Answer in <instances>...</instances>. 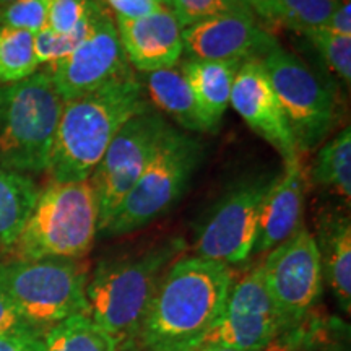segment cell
<instances>
[{"instance_id":"1","label":"cell","mask_w":351,"mask_h":351,"mask_svg":"<svg viewBox=\"0 0 351 351\" xmlns=\"http://www.w3.org/2000/svg\"><path fill=\"white\" fill-rule=\"evenodd\" d=\"M234 283L230 265L186 257L165 271L132 351H191L225 311Z\"/></svg>"},{"instance_id":"2","label":"cell","mask_w":351,"mask_h":351,"mask_svg":"<svg viewBox=\"0 0 351 351\" xmlns=\"http://www.w3.org/2000/svg\"><path fill=\"white\" fill-rule=\"evenodd\" d=\"M148 108L135 75L65 101L47 168L52 181L90 179L122 125Z\"/></svg>"},{"instance_id":"3","label":"cell","mask_w":351,"mask_h":351,"mask_svg":"<svg viewBox=\"0 0 351 351\" xmlns=\"http://www.w3.org/2000/svg\"><path fill=\"white\" fill-rule=\"evenodd\" d=\"M186 247V241L173 236L134 256L106 258L88 278V315L119 350L134 348L158 285Z\"/></svg>"},{"instance_id":"4","label":"cell","mask_w":351,"mask_h":351,"mask_svg":"<svg viewBox=\"0 0 351 351\" xmlns=\"http://www.w3.org/2000/svg\"><path fill=\"white\" fill-rule=\"evenodd\" d=\"M64 103L47 72L0 86V168L47 171Z\"/></svg>"},{"instance_id":"5","label":"cell","mask_w":351,"mask_h":351,"mask_svg":"<svg viewBox=\"0 0 351 351\" xmlns=\"http://www.w3.org/2000/svg\"><path fill=\"white\" fill-rule=\"evenodd\" d=\"M99 232V207L90 179L51 181L36 204L19 241L16 258H82Z\"/></svg>"},{"instance_id":"6","label":"cell","mask_w":351,"mask_h":351,"mask_svg":"<svg viewBox=\"0 0 351 351\" xmlns=\"http://www.w3.org/2000/svg\"><path fill=\"white\" fill-rule=\"evenodd\" d=\"M88 270L80 258H13L0 263V291L41 333L88 314Z\"/></svg>"},{"instance_id":"7","label":"cell","mask_w":351,"mask_h":351,"mask_svg":"<svg viewBox=\"0 0 351 351\" xmlns=\"http://www.w3.org/2000/svg\"><path fill=\"white\" fill-rule=\"evenodd\" d=\"M202 158V142L169 125L153 160L101 234L106 238L130 234L163 217L186 192Z\"/></svg>"},{"instance_id":"8","label":"cell","mask_w":351,"mask_h":351,"mask_svg":"<svg viewBox=\"0 0 351 351\" xmlns=\"http://www.w3.org/2000/svg\"><path fill=\"white\" fill-rule=\"evenodd\" d=\"M262 62L298 153L315 150L335 125L337 104L330 86L280 44L262 57Z\"/></svg>"},{"instance_id":"9","label":"cell","mask_w":351,"mask_h":351,"mask_svg":"<svg viewBox=\"0 0 351 351\" xmlns=\"http://www.w3.org/2000/svg\"><path fill=\"white\" fill-rule=\"evenodd\" d=\"M261 270L282 324L280 339L291 341L322 296L324 274L315 236L302 226L271 249Z\"/></svg>"},{"instance_id":"10","label":"cell","mask_w":351,"mask_h":351,"mask_svg":"<svg viewBox=\"0 0 351 351\" xmlns=\"http://www.w3.org/2000/svg\"><path fill=\"white\" fill-rule=\"evenodd\" d=\"M168 129L163 114L148 108L127 121L109 143L90 178L98 199L99 232L153 160Z\"/></svg>"},{"instance_id":"11","label":"cell","mask_w":351,"mask_h":351,"mask_svg":"<svg viewBox=\"0 0 351 351\" xmlns=\"http://www.w3.org/2000/svg\"><path fill=\"white\" fill-rule=\"evenodd\" d=\"M274 179L269 174L257 176L228 191L197 231L195 257L226 265L249 258L257 241L263 197Z\"/></svg>"},{"instance_id":"12","label":"cell","mask_w":351,"mask_h":351,"mask_svg":"<svg viewBox=\"0 0 351 351\" xmlns=\"http://www.w3.org/2000/svg\"><path fill=\"white\" fill-rule=\"evenodd\" d=\"M282 324L263 282L261 265L232 283L221 317L202 345L238 351H263L276 343Z\"/></svg>"},{"instance_id":"13","label":"cell","mask_w":351,"mask_h":351,"mask_svg":"<svg viewBox=\"0 0 351 351\" xmlns=\"http://www.w3.org/2000/svg\"><path fill=\"white\" fill-rule=\"evenodd\" d=\"M64 101L80 98L121 78L134 75L117 33L116 21L101 7L93 28L69 57L47 72Z\"/></svg>"},{"instance_id":"14","label":"cell","mask_w":351,"mask_h":351,"mask_svg":"<svg viewBox=\"0 0 351 351\" xmlns=\"http://www.w3.org/2000/svg\"><path fill=\"white\" fill-rule=\"evenodd\" d=\"M187 59L247 62L262 59L278 41L252 15H219L182 28Z\"/></svg>"},{"instance_id":"15","label":"cell","mask_w":351,"mask_h":351,"mask_svg":"<svg viewBox=\"0 0 351 351\" xmlns=\"http://www.w3.org/2000/svg\"><path fill=\"white\" fill-rule=\"evenodd\" d=\"M230 104L283 160L300 155L262 59H251L241 65L232 82Z\"/></svg>"},{"instance_id":"16","label":"cell","mask_w":351,"mask_h":351,"mask_svg":"<svg viewBox=\"0 0 351 351\" xmlns=\"http://www.w3.org/2000/svg\"><path fill=\"white\" fill-rule=\"evenodd\" d=\"M116 28L130 67L140 72L171 69L181 60L182 26L168 7L142 19L116 15Z\"/></svg>"},{"instance_id":"17","label":"cell","mask_w":351,"mask_h":351,"mask_svg":"<svg viewBox=\"0 0 351 351\" xmlns=\"http://www.w3.org/2000/svg\"><path fill=\"white\" fill-rule=\"evenodd\" d=\"M306 205V173L301 155L285 160L283 171L271 181L263 197L258 234L252 254L270 252L271 249L296 234L302 226Z\"/></svg>"},{"instance_id":"18","label":"cell","mask_w":351,"mask_h":351,"mask_svg":"<svg viewBox=\"0 0 351 351\" xmlns=\"http://www.w3.org/2000/svg\"><path fill=\"white\" fill-rule=\"evenodd\" d=\"M244 62H215V60L186 59L181 65L182 75L191 86L207 132H217L230 106L232 82Z\"/></svg>"},{"instance_id":"19","label":"cell","mask_w":351,"mask_h":351,"mask_svg":"<svg viewBox=\"0 0 351 351\" xmlns=\"http://www.w3.org/2000/svg\"><path fill=\"white\" fill-rule=\"evenodd\" d=\"M317 243L324 282L332 288L341 309H351V225L345 213L328 212L317 225Z\"/></svg>"},{"instance_id":"20","label":"cell","mask_w":351,"mask_h":351,"mask_svg":"<svg viewBox=\"0 0 351 351\" xmlns=\"http://www.w3.org/2000/svg\"><path fill=\"white\" fill-rule=\"evenodd\" d=\"M152 103L189 132H207L199 106L181 69L171 67L145 73Z\"/></svg>"},{"instance_id":"21","label":"cell","mask_w":351,"mask_h":351,"mask_svg":"<svg viewBox=\"0 0 351 351\" xmlns=\"http://www.w3.org/2000/svg\"><path fill=\"white\" fill-rule=\"evenodd\" d=\"M39 189L29 176L0 168V251L13 249L36 204Z\"/></svg>"},{"instance_id":"22","label":"cell","mask_w":351,"mask_h":351,"mask_svg":"<svg viewBox=\"0 0 351 351\" xmlns=\"http://www.w3.org/2000/svg\"><path fill=\"white\" fill-rule=\"evenodd\" d=\"M311 179L315 186L340 195L350 204L351 199V129L346 125L339 134L320 145Z\"/></svg>"},{"instance_id":"23","label":"cell","mask_w":351,"mask_h":351,"mask_svg":"<svg viewBox=\"0 0 351 351\" xmlns=\"http://www.w3.org/2000/svg\"><path fill=\"white\" fill-rule=\"evenodd\" d=\"M44 351H119L116 340L88 314H77L44 333Z\"/></svg>"},{"instance_id":"24","label":"cell","mask_w":351,"mask_h":351,"mask_svg":"<svg viewBox=\"0 0 351 351\" xmlns=\"http://www.w3.org/2000/svg\"><path fill=\"white\" fill-rule=\"evenodd\" d=\"M34 34L0 26V85L25 80L38 72Z\"/></svg>"},{"instance_id":"25","label":"cell","mask_w":351,"mask_h":351,"mask_svg":"<svg viewBox=\"0 0 351 351\" xmlns=\"http://www.w3.org/2000/svg\"><path fill=\"white\" fill-rule=\"evenodd\" d=\"M340 0H271V23L304 34L322 28Z\"/></svg>"},{"instance_id":"26","label":"cell","mask_w":351,"mask_h":351,"mask_svg":"<svg viewBox=\"0 0 351 351\" xmlns=\"http://www.w3.org/2000/svg\"><path fill=\"white\" fill-rule=\"evenodd\" d=\"M103 5L104 3L101 0H91L86 16L80 21V25L72 33L59 34L46 26L41 32L34 34V49H36L39 65L47 64L51 67V65L60 62L65 57L72 54L78 44L91 32L96 16H98Z\"/></svg>"},{"instance_id":"27","label":"cell","mask_w":351,"mask_h":351,"mask_svg":"<svg viewBox=\"0 0 351 351\" xmlns=\"http://www.w3.org/2000/svg\"><path fill=\"white\" fill-rule=\"evenodd\" d=\"M304 36L309 39L311 44L315 47L320 57L324 59L328 67L341 78V82L346 86H350L351 82V36H341L322 28L309 29L304 33Z\"/></svg>"},{"instance_id":"28","label":"cell","mask_w":351,"mask_h":351,"mask_svg":"<svg viewBox=\"0 0 351 351\" xmlns=\"http://www.w3.org/2000/svg\"><path fill=\"white\" fill-rule=\"evenodd\" d=\"M171 10L182 28L219 15H252L244 0H171Z\"/></svg>"},{"instance_id":"29","label":"cell","mask_w":351,"mask_h":351,"mask_svg":"<svg viewBox=\"0 0 351 351\" xmlns=\"http://www.w3.org/2000/svg\"><path fill=\"white\" fill-rule=\"evenodd\" d=\"M49 0H13L0 5V26L36 34L47 26Z\"/></svg>"},{"instance_id":"30","label":"cell","mask_w":351,"mask_h":351,"mask_svg":"<svg viewBox=\"0 0 351 351\" xmlns=\"http://www.w3.org/2000/svg\"><path fill=\"white\" fill-rule=\"evenodd\" d=\"M291 351H350L343 326L306 327L298 333Z\"/></svg>"},{"instance_id":"31","label":"cell","mask_w":351,"mask_h":351,"mask_svg":"<svg viewBox=\"0 0 351 351\" xmlns=\"http://www.w3.org/2000/svg\"><path fill=\"white\" fill-rule=\"evenodd\" d=\"M91 0H49L47 28L59 34L72 33L85 19Z\"/></svg>"},{"instance_id":"32","label":"cell","mask_w":351,"mask_h":351,"mask_svg":"<svg viewBox=\"0 0 351 351\" xmlns=\"http://www.w3.org/2000/svg\"><path fill=\"white\" fill-rule=\"evenodd\" d=\"M0 335H39L44 337L38 328L26 322L8 298L0 291Z\"/></svg>"},{"instance_id":"33","label":"cell","mask_w":351,"mask_h":351,"mask_svg":"<svg viewBox=\"0 0 351 351\" xmlns=\"http://www.w3.org/2000/svg\"><path fill=\"white\" fill-rule=\"evenodd\" d=\"M116 15L124 19H142L166 7L160 0H106Z\"/></svg>"},{"instance_id":"34","label":"cell","mask_w":351,"mask_h":351,"mask_svg":"<svg viewBox=\"0 0 351 351\" xmlns=\"http://www.w3.org/2000/svg\"><path fill=\"white\" fill-rule=\"evenodd\" d=\"M44 337L0 335V351H44Z\"/></svg>"},{"instance_id":"35","label":"cell","mask_w":351,"mask_h":351,"mask_svg":"<svg viewBox=\"0 0 351 351\" xmlns=\"http://www.w3.org/2000/svg\"><path fill=\"white\" fill-rule=\"evenodd\" d=\"M327 29L341 34V36H351V3L350 0H340L339 5L328 19Z\"/></svg>"},{"instance_id":"36","label":"cell","mask_w":351,"mask_h":351,"mask_svg":"<svg viewBox=\"0 0 351 351\" xmlns=\"http://www.w3.org/2000/svg\"><path fill=\"white\" fill-rule=\"evenodd\" d=\"M245 5L263 20L271 21V0H244Z\"/></svg>"},{"instance_id":"37","label":"cell","mask_w":351,"mask_h":351,"mask_svg":"<svg viewBox=\"0 0 351 351\" xmlns=\"http://www.w3.org/2000/svg\"><path fill=\"white\" fill-rule=\"evenodd\" d=\"M191 351H238V350H231V348H225V346H212V345H202L197 346V348L191 350Z\"/></svg>"},{"instance_id":"38","label":"cell","mask_w":351,"mask_h":351,"mask_svg":"<svg viewBox=\"0 0 351 351\" xmlns=\"http://www.w3.org/2000/svg\"><path fill=\"white\" fill-rule=\"evenodd\" d=\"M161 3H163V5H166L168 8H171V0H160Z\"/></svg>"},{"instance_id":"39","label":"cell","mask_w":351,"mask_h":351,"mask_svg":"<svg viewBox=\"0 0 351 351\" xmlns=\"http://www.w3.org/2000/svg\"><path fill=\"white\" fill-rule=\"evenodd\" d=\"M13 0H0V5H5V3H10Z\"/></svg>"}]
</instances>
